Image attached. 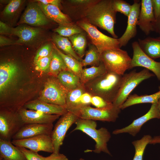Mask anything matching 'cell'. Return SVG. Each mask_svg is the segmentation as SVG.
I'll list each match as a JSON object with an SVG mask.
<instances>
[{"label":"cell","instance_id":"d4e9b609","mask_svg":"<svg viewBox=\"0 0 160 160\" xmlns=\"http://www.w3.org/2000/svg\"><path fill=\"white\" fill-rule=\"evenodd\" d=\"M39 33L40 30L39 29L28 26H20L12 28V34L19 37L18 39L15 41V44H20L33 41Z\"/></svg>","mask_w":160,"mask_h":160},{"label":"cell","instance_id":"30bf717a","mask_svg":"<svg viewBox=\"0 0 160 160\" xmlns=\"http://www.w3.org/2000/svg\"><path fill=\"white\" fill-rule=\"evenodd\" d=\"M15 146L23 147L38 152L43 151L53 153L54 147L51 135L42 134L26 139L12 140Z\"/></svg>","mask_w":160,"mask_h":160},{"label":"cell","instance_id":"c3c4849f","mask_svg":"<svg viewBox=\"0 0 160 160\" xmlns=\"http://www.w3.org/2000/svg\"><path fill=\"white\" fill-rule=\"evenodd\" d=\"M96 1L89 0H71L70 1L76 5H89L94 3Z\"/></svg>","mask_w":160,"mask_h":160},{"label":"cell","instance_id":"603a6c76","mask_svg":"<svg viewBox=\"0 0 160 160\" xmlns=\"http://www.w3.org/2000/svg\"><path fill=\"white\" fill-rule=\"evenodd\" d=\"M38 4L47 18L59 25H66L73 23L68 16L63 13L58 7L52 5H44L40 3Z\"/></svg>","mask_w":160,"mask_h":160},{"label":"cell","instance_id":"cb8c5ba5","mask_svg":"<svg viewBox=\"0 0 160 160\" xmlns=\"http://www.w3.org/2000/svg\"><path fill=\"white\" fill-rule=\"evenodd\" d=\"M138 42L142 50L149 57L153 59L160 57V37L138 39Z\"/></svg>","mask_w":160,"mask_h":160},{"label":"cell","instance_id":"f35d334b","mask_svg":"<svg viewBox=\"0 0 160 160\" xmlns=\"http://www.w3.org/2000/svg\"><path fill=\"white\" fill-rule=\"evenodd\" d=\"M91 105L97 108H110L113 106V103L107 101L101 97L92 95Z\"/></svg>","mask_w":160,"mask_h":160},{"label":"cell","instance_id":"52a82bcc","mask_svg":"<svg viewBox=\"0 0 160 160\" xmlns=\"http://www.w3.org/2000/svg\"><path fill=\"white\" fill-rule=\"evenodd\" d=\"M68 91L57 77L52 76L47 80L38 100L65 108L66 98Z\"/></svg>","mask_w":160,"mask_h":160},{"label":"cell","instance_id":"e0dca14e","mask_svg":"<svg viewBox=\"0 0 160 160\" xmlns=\"http://www.w3.org/2000/svg\"><path fill=\"white\" fill-rule=\"evenodd\" d=\"M53 123L29 124H24L13 136L12 140L26 139L42 134L51 135Z\"/></svg>","mask_w":160,"mask_h":160},{"label":"cell","instance_id":"4316f807","mask_svg":"<svg viewBox=\"0 0 160 160\" xmlns=\"http://www.w3.org/2000/svg\"><path fill=\"white\" fill-rule=\"evenodd\" d=\"M57 78L69 91L77 88L81 84L80 78L68 70L60 72Z\"/></svg>","mask_w":160,"mask_h":160},{"label":"cell","instance_id":"816d5d0a","mask_svg":"<svg viewBox=\"0 0 160 160\" xmlns=\"http://www.w3.org/2000/svg\"><path fill=\"white\" fill-rule=\"evenodd\" d=\"M157 104L158 109L160 114V98L159 99L157 103Z\"/></svg>","mask_w":160,"mask_h":160},{"label":"cell","instance_id":"f546056e","mask_svg":"<svg viewBox=\"0 0 160 160\" xmlns=\"http://www.w3.org/2000/svg\"><path fill=\"white\" fill-rule=\"evenodd\" d=\"M68 70L62 57L54 49L49 69V74L52 76L57 77L61 71Z\"/></svg>","mask_w":160,"mask_h":160},{"label":"cell","instance_id":"83f0119b","mask_svg":"<svg viewBox=\"0 0 160 160\" xmlns=\"http://www.w3.org/2000/svg\"><path fill=\"white\" fill-rule=\"evenodd\" d=\"M107 71L102 61L98 66L84 68L80 78L81 83L84 85L88 82L105 73Z\"/></svg>","mask_w":160,"mask_h":160},{"label":"cell","instance_id":"ab89813d","mask_svg":"<svg viewBox=\"0 0 160 160\" xmlns=\"http://www.w3.org/2000/svg\"><path fill=\"white\" fill-rule=\"evenodd\" d=\"M52 51V47L50 44H47L44 45L37 52L34 58V63L39 59L49 56Z\"/></svg>","mask_w":160,"mask_h":160},{"label":"cell","instance_id":"4fadbf2b","mask_svg":"<svg viewBox=\"0 0 160 160\" xmlns=\"http://www.w3.org/2000/svg\"><path fill=\"white\" fill-rule=\"evenodd\" d=\"M155 118L160 119V114L158 109L157 103L152 104L149 110L145 114L134 120L128 126L114 130L112 133L117 135L128 133L135 136L139 132L142 127L145 123L150 119Z\"/></svg>","mask_w":160,"mask_h":160},{"label":"cell","instance_id":"e575fe53","mask_svg":"<svg viewBox=\"0 0 160 160\" xmlns=\"http://www.w3.org/2000/svg\"><path fill=\"white\" fill-rule=\"evenodd\" d=\"M54 31L60 36L67 38L84 32L80 27L73 23L66 25H60Z\"/></svg>","mask_w":160,"mask_h":160},{"label":"cell","instance_id":"8fae6325","mask_svg":"<svg viewBox=\"0 0 160 160\" xmlns=\"http://www.w3.org/2000/svg\"><path fill=\"white\" fill-rule=\"evenodd\" d=\"M133 55L129 69L136 67H142L152 71L160 81V62L146 55L140 48L138 41H135L132 44Z\"/></svg>","mask_w":160,"mask_h":160},{"label":"cell","instance_id":"484cf974","mask_svg":"<svg viewBox=\"0 0 160 160\" xmlns=\"http://www.w3.org/2000/svg\"><path fill=\"white\" fill-rule=\"evenodd\" d=\"M160 98V90L158 92L150 95H138L136 94L130 95L126 100L120 107L123 110L132 105L143 103H157Z\"/></svg>","mask_w":160,"mask_h":160},{"label":"cell","instance_id":"9a60e30c","mask_svg":"<svg viewBox=\"0 0 160 160\" xmlns=\"http://www.w3.org/2000/svg\"><path fill=\"white\" fill-rule=\"evenodd\" d=\"M156 22L151 0H142L137 25L147 35L153 31Z\"/></svg>","mask_w":160,"mask_h":160},{"label":"cell","instance_id":"f1b7e54d","mask_svg":"<svg viewBox=\"0 0 160 160\" xmlns=\"http://www.w3.org/2000/svg\"><path fill=\"white\" fill-rule=\"evenodd\" d=\"M53 45L54 48L62 57L68 70L80 78L83 69L81 62L71 56L63 53L54 44Z\"/></svg>","mask_w":160,"mask_h":160},{"label":"cell","instance_id":"bcb514c9","mask_svg":"<svg viewBox=\"0 0 160 160\" xmlns=\"http://www.w3.org/2000/svg\"><path fill=\"white\" fill-rule=\"evenodd\" d=\"M36 1L44 5L56 6L59 8L60 6L61 1L59 0H37Z\"/></svg>","mask_w":160,"mask_h":160},{"label":"cell","instance_id":"d6a6232c","mask_svg":"<svg viewBox=\"0 0 160 160\" xmlns=\"http://www.w3.org/2000/svg\"><path fill=\"white\" fill-rule=\"evenodd\" d=\"M54 41L57 47L63 51L65 54L71 56L78 60L81 61V59L74 50L71 43L68 38L55 35L53 37Z\"/></svg>","mask_w":160,"mask_h":160},{"label":"cell","instance_id":"7402d4cb","mask_svg":"<svg viewBox=\"0 0 160 160\" xmlns=\"http://www.w3.org/2000/svg\"><path fill=\"white\" fill-rule=\"evenodd\" d=\"M86 92L84 85L81 84L77 88L68 91L66 98L65 108L76 115L82 107L81 103L82 94Z\"/></svg>","mask_w":160,"mask_h":160},{"label":"cell","instance_id":"7a4b0ae2","mask_svg":"<svg viewBox=\"0 0 160 160\" xmlns=\"http://www.w3.org/2000/svg\"><path fill=\"white\" fill-rule=\"evenodd\" d=\"M123 75L107 71L84 85L86 91L100 96L107 101H114L119 92Z\"/></svg>","mask_w":160,"mask_h":160},{"label":"cell","instance_id":"d590c367","mask_svg":"<svg viewBox=\"0 0 160 160\" xmlns=\"http://www.w3.org/2000/svg\"><path fill=\"white\" fill-rule=\"evenodd\" d=\"M113 8L116 12H119L128 17L132 9V6L123 0H113Z\"/></svg>","mask_w":160,"mask_h":160},{"label":"cell","instance_id":"8992f818","mask_svg":"<svg viewBox=\"0 0 160 160\" xmlns=\"http://www.w3.org/2000/svg\"><path fill=\"white\" fill-rule=\"evenodd\" d=\"M101 61L107 71L123 75L129 69L132 58L120 48L105 51L101 54Z\"/></svg>","mask_w":160,"mask_h":160},{"label":"cell","instance_id":"7bdbcfd3","mask_svg":"<svg viewBox=\"0 0 160 160\" xmlns=\"http://www.w3.org/2000/svg\"><path fill=\"white\" fill-rule=\"evenodd\" d=\"M92 95L86 91L83 93L81 97V103L83 107L90 106Z\"/></svg>","mask_w":160,"mask_h":160},{"label":"cell","instance_id":"9c48e42d","mask_svg":"<svg viewBox=\"0 0 160 160\" xmlns=\"http://www.w3.org/2000/svg\"><path fill=\"white\" fill-rule=\"evenodd\" d=\"M78 118L77 115L68 111L61 116L51 135L54 147L53 153H59L60 147L63 144L67 131Z\"/></svg>","mask_w":160,"mask_h":160},{"label":"cell","instance_id":"5b68a950","mask_svg":"<svg viewBox=\"0 0 160 160\" xmlns=\"http://www.w3.org/2000/svg\"><path fill=\"white\" fill-rule=\"evenodd\" d=\"M77 23L86 32L92 44L96 47L100 54L106 50L121 48L118 39L104 34L85 18L78 21Z\"/></svg>","mask_w":160,"mask_h":160},{"label":"cell","instance_id":"1f68e13d","mask_svg":"<svg viewBox=\"0 0 160 160\" xmlns=\"http://www.w3.org/2000/svg\"><path fill=\"white\" fill-rule=\"evenodd\" d=\"M101 62V54L95 46L92 44H89L84 58L81 61L82 66L89 65L97 66Z\"/></svg>","mask_w":160,"mask_h":160},{"label":"cell","instance_id":"6da1fadb","mask_svg":"<svg viewBox=\"0 0 160 160\" xmlns=\"http://www.w3.org/2000/svg\"><path fill=\"white\" fill-rule=\"evenodd\" d=\"M112 0L96 1L84 9L83 15L92 24L107 31L113 38H117L114 31L117 12L113 8Z\"/></svg>","mask_w":160,"mask_h":160},{"label":"cell","instance_id":"5bb4252c","mask_svg":"<svg viewBox=\"0 0 160 160\" xmlns=\"http://www.w3.org/2000/svg\"><path fill=\"white\" fill-rule=\"evenodd\" d=\"M131 11L128 17L127 25L124 33L118 40L120 47L125 46L137 33V26L140 13L141 1L134 0Z\"/></svg>","mask_w":160,"mask_h":160},{"label":"cell","instance_id":"60d3db41","mask_svg":"<svg viewBox=\"0 0 160 160\" xmlns=\"http://www.w3.org/2000/svg\"><path fill=\"white\" fill-rule=\"evenodd\" d=\"M17 147L23 153L27 160H44V157L39 155L38 152L23 147Z\"/></svg>","mask_w":160,"mask_h":160},{"label":"cell","instance_id":"4dcf8cb0","mask_svg":"<svg viewBox=\"0 0 160 160\" xmlns=\"http://www.w3.org/2000/svg\"><path fill=\"white\" fill-rule=\"evenodd\" d=\"M73 48L77 55L81 59L85 54L87 45L85 33L84 31L68 38Z\"/></svg>","mask_w":160,"mask_h":160},{"label":"cell","instance_id":"681fc988","mask_svg":"<svg viewBox=\"0 0 160 160\" xmlns=\"http://www.w3.org/2000/svg\"><path fill=\"white\" fill-rule=\"evenodd\" d=\"M153 31L158 33L160 37V19L156 22L154 26Z\"/></svg>","mask_w":160,"mask_h":160},{"label":"cell","instance_id":"277c9868","mask_svg":"<svg viewBox=\"0 0 160 160\" xmlns=\"http://www.w3.org/2000/svg\"><path fill=\"white\" fill-rule=\"evenodd\" d=\"M154 76V74L145 68L139 72L134 70L124 74L119 93L113 103V106L120 109L131 93L138 85L143 81Z\"/></svg>","mask_w":160,"mask_h":160},{"label":"cell","instance_id":"ee69618b","mask_svg":"<svg viewBox=\"0 0 160 160\" xmlns=\"http://www.w3.org/2000/svg\"><path fill=\"white\" fill-rule=\"evenodd\" d=\"M44 160H68V159L63 154L52 153L50 155L44 157Z\"/></svg>","mask_w":160,"mask_h":160},{"label":"cell","instance_id":"ba28073f","mask_svg":"<svg viewBox=\"0 0 160 160\" xmlns=\"http://www.w3.org/2000/svg\"><path fill=\"white\" fill-rule=\"evenodd\" d=\"M121 110L120 108L113 106L106 108H94L87 106L81 108L76 115L81 119L114 122L119 117Z\"/></svg>","mask_w":160,"mask_h":160},{"label":"cell","instance_id":"b9f144b4","mask_svg":"<svg viewBox=\"0 0 160 160\" xmlns=\"http://www.w3.org/2000/svg\"><path fill=\"white\" fill-rule=\"evenodd\" d=\"M153 9L156 21L160 19V0H151Z\"/></svg>","mask_w":160,"mask_h":160},{"label":"cell","instance_id":"8d00e7d4","mask_svg":"<svg viewBox=\"0 0 160 160\" xmlns=\"http://www.w3.org/2000/svg\"><path fill=\"white\" fill-rule=\"evenodd\" d=\"M22 1L12 0L6 6L3 11V14L6 16H10L15 13L20 6Z\"/></svg>","mask_w":160,"mask_h":160},{"label":"cell","instance_id":"3957f363","mask_svg":"<svg viewBox=\"0 0 160 160\" xmlns=\"http://www.w3.org/2000/svg\"><path fill=\"white\" fill-rule=\"evenodd\" d=\"M75 123L76 126L73 131H81L90 137L95 142L94 150H87L85 151H93L97 153L103 152L111 155L107 147V143L111 135L107 129L101 127L97 129L96 122L89 119L78 118Z\"/></svg>","mask_w":160,"mask_h":160},{"label":"cell","instance_id":"ffe728a7","mask_svg":"<svg viewBox=\"0 0 160 160\" xmlns=\"http://www.w3.org/2000/svg\"><path fill=\"white\" fill-rule=\"evenodd\" d=\"M24 107L25 108L40 111L47 114L61 116L68 112L64 107L48 103L39 100L27 103L24 105Z\"/></svg>","mask_w":160,"mask_h":160},{"label":"cell","instance_id":"2e32d148","mask_svg":"<svg viewBox=\"0 0 160 160\" xmlns=\"http://www.w3.org/2000/svg\"><path fill=\"white\" fill-rule=\"evenodd\" d=\"M47 18L38 4L31 3L27 6L18 23H26L35 26H42L48 23Z\"/></svg>","mask_w":160,"mask_h":160},{"label":"cell","instance_id":"f5cc1de1","mask_svg":"<svg viewBox=\"0 0 160 160\" xmlns=\"http://www.w3.org/2000/svg\"><path fill=\"white\" fill-rule=\"evenodd\" d=\"M79 160H85L84 159H82V158H80L79 159Z\"/></svg>","mask_w":160,"mask_h":160},{"label":"cell","instance_id":"ac0fdd59","mask_svg":"<svg viewBox=\"0 0 160 160\" xmlns=\"http://www.w3.org/2000/svg\"><path fill=\"white\" fill-rule=\"evenodd\" d=\"M18 113L25 124H47L53 123L60 116L45 114L40 111L21 108Z\"/></svg>","mask_w":160,"mask_h":160},{"label":"cell","instance_id":"7dc6e473","mask_svg":"<svg viewBox=\"0 0 160 160\" xmlns=\"http://www.w3.org/2000/svg\"><path fill=\"white\" fill-rule=\"evenodd\" d=\"M15 44V42L7 39L1 35L0 36V46L1 47Z\"/></svg>","mask_w":160,"mask_h":160},{"label":"cell","instance_id":"db71d44e","mask_svg":"<svg viewBox=\"0 0 160 160\" xmlns=\"http://www.w3.org/2000/svg\"><path fill=\"white\" fill-rule=\"evenodd\" d=\"M0 160H3L0 159Z\"/></svg>","mask_w":160,"mask_h":160},{"label":"cell","instance_id":"d6986e66","mask_svg":"<svg viewBox=\"0 0 160 160\" xmlns=\"http://www.w3.org/2000/svg\"><path fill=\"white\" fill-rule=\"evenodd\" d=\"M18 72V66L13 62H6L0 64V94L8 88L17 77Z\"/></svg>","mask_w":160,"mask_h":160},{"label":"cell","instance_id":"44dd1931","mask_svg":"<svg viewBox=\"0 0 160 160\" xmlns=\"http://www.w3.org/2000/svg\"><path fill=\"white\" fill-rule=\"evenodd\" d=\"M10 141L0 139V159L3 160H27L23 153Z\"/></svg>","mask_w":160,"mask_h":160},{"label":"cell","instance_id":"836d02e7","mask_svg":"<svg viewBox=\"0 0 160 160\" xmlns=\"http://www.w3.org/2000/svg\"><path fill=\"white\" fill-rule=\"evenodd\" d=\"M152 138L150 135H145L141 139L132 142L135 150L132 160H143V155L145 148L148 144H150Z\"/></svg>","mask_w":160,"mask_h":160},{"label":"cell","instance_id":"7c38bea8","mask_svg":"<svg viewBox=\"0 0 160 160\" xmlns=\"http://www.w3.org/2000/svg\"><path fill=\"white\" fill-rule=\"evenodd\" d=\"M24 124L19 114L15 116L4 113H1L0 139L10 141L13 136Z\"/></svg>","mask_w":160,"mask_h":160},{"label":"cell","instance_id":"74e56055","mask_svg":"<svg viewBox=\"0 0 160 160\" xmlns=\"http://www.w3.org/2000/svg\"><path fill=\"white\" fill-rule=\"evenodd\" d=\"M52 56V53L49 56L39 59L34 63L35 69L36 71L41 72L44 71L49 69Z\"/></svg>","mask_w":160,"mask_h":160},{"label":"cell","instance_id":"f907efd6","mask_svg":"<svg viewBox=\"0 0 160 160\" xmlns=\"http://www.w3.org/2000/svg\"><path fill=\"white\" fill-rule=\"evenodd\" d=\"M159 143L160 144V136H155L152 137L150 144H156Z\"/></svg>","mask_w":160,"mask_h":160},{"label":"cell","instance_id":"f6af8a7d","mask_svg":"<svg viewBox=\"0 0 160 160\" xmlns=\"http://www.w3.org/2000/svg\"><path fill=\"white\" fill-rule=\"evenodd\" d=\"M12 28L0 21V33L1 34H12Z\"/></svg>","mask_w":160,"mask_h":160}]
</instances>
